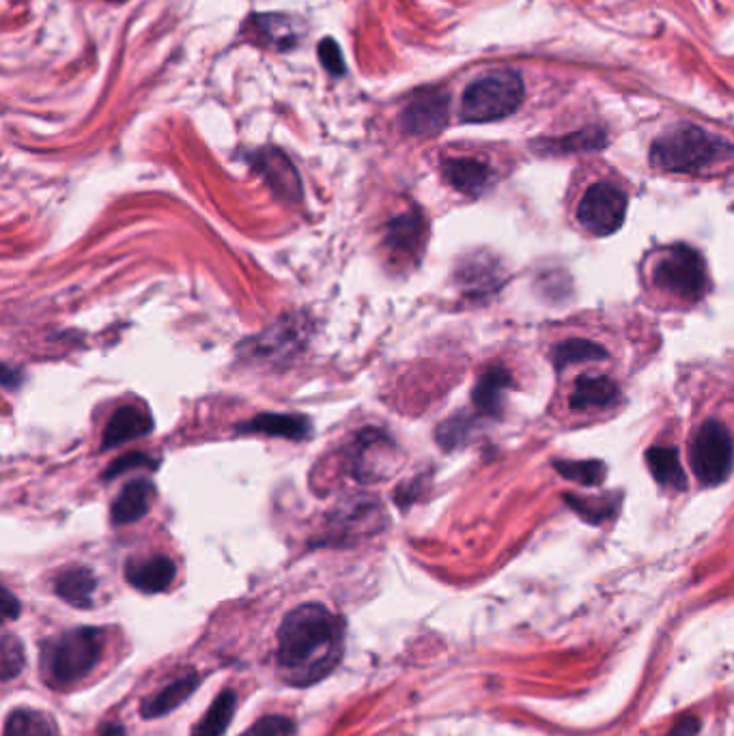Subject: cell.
<instances>
[{"instance_id":"cell-1","label":"cell","mask_w":734,"mask_h":736,"mask_svg":"<svg viewBox=\"0 0 734 736\" xmlns=\"http://www.w3.org/2000/svg\"><path fill=\"white\" fill-rule=\"evenodd\" d=\"M343 620L321 603H304L282 620L276 663L280 676L293 687L323 681L343 659Z\"/></svg>"},{"instance_id":"cell-2","label":"cell","mask_w":734,"mask_h":736,"mask_svg":"<svg viewBox=\"0 0 734 736\" xmlns=\"http://www.w3.org/2000/svg\"><path fill=\"white\" fill-rule=\"evenodd\" d=\"M734 153L728 140L698 125L681 123L663 132L651 147V164L663 173H698Z\"/></svg>"},{"instance_id":"cell-3","label":"cell","mask_w":734,"mask_h":736,"mask_svg":"<svg viewBox=\"0 0 734 736\" xmlns=\"http://www.w3.org/2000/svg\"><path fill=\"white\" fill-rule=\"evenodd\" d=\"M104 633L93 627L65 631L41 644V676L54 689L80 683L102 659Z\"/></svg>"},{"instance_id":"cell-4","label":"cell","mask_w":734,"mask_h":736,"mask_svg":"<svg viewBox=\"0 0 734 736\" xmlns=\"http://www.w3.org/2000/svg\"><path fill=\"white\" fill-rule=\"evenodd\" d=\"M524 80L511 69L487 74L472 82L461 97V119L489 123L511 117L524 102Z\"/></svg>"},{"instance_id":"cell-5","label":"cell","mask_w":734,"mask_h":736,"mask_svg":"<svg viewBox=\"0 0 734 736\" xmlns=\"http://www.w3.org/2000/svg\"><path fill=\"white\" fill-rule=\"evenodd\" d=\"M655 285L676 300L696 302L709 289V274L702 254L685 244L670 246L653 270Z\"/></svg>"},{"instance_id":"cell-6","label":"cell","mask_w":734,"mask_h":736,"mask_svg":"<svg viewBox=\"0 0 734 736\" xmlns=\"http://www.w3.org/2000/svg\"><path fill=\"white\" fill-rule=\"evenodd\" d=\"M689 461L702 485H719L728 478L734 463L732 437L722 422L707 420L691 442Z\"/></svg>"},{"instance_id":"cell-7","label":"cell","mask_w":734,"mask_h":736,"mask_svg":"<svg viewBox=\"0 0 734 736\" xmlns=\"http://www.w3.org/2000/svg\"><path fill=\"white\" fill-rule=\"evenodd\" d=\"M627 196L608 181H599L590 186L577 207V220L586 231L595 235H612L625 222Z\"/></svg>"},{"instance_id":"cell-8","label":"cell","mask_w":734,"mask_h":736,"mask_svg":"<svg viewBox=\"0 0 734 736\" xmlns=\"http://www.w3.org/2000/svg\"><path fill=\"white\" fill-rule=\"evenodd\" d=\"M450 95L442 89L418 91L401 115V127L409 136L427 138L440 134L448 123Z\"/></svg>"},{"instance_id":"cell-9","label":"cell","mask_w":734,"mask_h":736,"mask_svg":"<svg viewBox=\"0 0 734 736\" xmlns=\"http://www.w3.org/2000/svg\"><path fill=\"white\" fill-rule=\"evenodd\" d=\"M254 166L263 175V179L270 183L272 190L287 201H298L302 196V181L298 175V168L287 158L280 149H263L254 155Z\"/></svg>"},{"instance_id":"cell-10","label":"cell","mask_w":734,"mask_h":736,"mask_svg":"<svg viewBox=\"0 0 734 736\" xmlns=\"http://www.w3.org/2000/svg\"><path fill=\"white\" fill-rule=\"evenodd\" d=\"M153 431V420L145 407L140 405H121L115 414L110 416L106 429H104V440L102 448H115L130 440H138L147 433Z\"/></svg>"},{"instance_id":"cell-11","label":"cell","mask_w":734,"mask_h":736,"mask_svg":"<svg viewBox=\"0 0 734 736\" xmlns=\"http://www.w3.org/2000/svg\"><path fill=\"white\" fill-rule=\"evenodd\" d=\"M125 577L136 590L145 594L164 592L175 579V562L166 556H151L127 564Z\"/></svg>"},{"instance_id":"cell-12","label":"cell","mask_w":734,"mask_h":736,"mask_svg":"<svg viewBox=\"0 0 734 736\" xmlns=\"http://www.w3.org/2000/svg\"><path fill=\"white\" fill-rule=\"evenodd\" d=\"M153 493V485L147 478H136L132 483H127L117 495V500L112 502V523L115 526H130V523L143 519L151 508Z\"/></svg>"},{"instance_id":"cell-13","label":"cell","mask_w":734,"mask_h":736,"mask_svg":"<svg viewBox=\"0 0 734 736\" xmlns=\"http://www.w3.org/2000/svg\"><path fill=\"white\" fill-rule=\"evenodd\" d=\"M444 177L457 192L481 196L493 179L491 168L472 158H453L444 162Z\"/></svg>"},{"instance_id":"cell-14","label":"cell","mask_w":734,"mask_h":736,"mask_svg":"<svg viewBox=\"0 0 734 736\" xmlns=\"http://www.w3.org/2000/svg\"><path fill=\"white\" fill-rule=\"evenodd\" d=\"M390 448L394 446L384 433L371 431L360 435L354 452V474L358 476V480H364L366 483V480L384 478L379 474V470H386L384 463L390 461V455H379V452H386Z\"/></svg>"},{"instance_id":"cell-15","label":"cell","mask_w":734,"mask_h":736,"mask_svg":"<svg viewBox=\"0 0 734 736\" xmlns=\"http://www.w3.org/2000/svg\"><path fill=\"white\" fill-rule=\"evenodd\" d=\"M511 373L502 366H491L478 377L476 388L472 392L474 407L478 414L483 416H498L502 409V399L506 388L511 386Z\"/></svg>"},{"instance_id":"cell-16","label":"cell","mask_w":734,"mask_h":736,"mask_svg":"<svg viewBox=\"0 0 734 736\" xmlns=\"http://www.w3.org/2000/svg\"><path fill=\"white\" fill-rule=\"evenodd\" d=\"M620 390L610 377L603 375H582L577 377L575 388L571 392V407L573 409H595V407H610L618 401Z\"/></svg>"},{"instance_id":"cell-17","label":"cell","mask_w":734,"mask_h":736,"mask_svg":"<svg viewBox=\"0 0 734 736\" xmlns=\"http://www.w3.org/2000/svg\"><path fill=\"white\" fill-rule=\"evenodd\" d=\"M244 433H263L272 437H285V440L300 442L310 433V422L304 416L295 414H261L239 427Z\"/></svg>"},{"instance_id":"cell-18","label":"cell","mask_w":734,"mask_h":736,"mask_svg":"<svg viewBox=\"0 0 734 736\" xmlns=\"http://www.w3.org/2000/svg\"><path fill=\"white\" fill-rule=\"evenodd\" d=\"M97 588V577L93 575L91 569L87 566H72V569L63 571L54 582V590L59 597L74 605L80 607V610H87V607L93 605V594Z\"/></svg>"},{"instance_id":"cell-19","label":"cell","mask_w":734,"mask_h":736,"mask_svg":"<svg viewBox=\"0 0 734 736\" xmlns=\"http://www.w3.org/2000/svg\"><path fill=\"white\" fill-rule=\"evenodd\" d=\"M608 145V134H605L601 127H584L580 132L567 134L562 138H552V140H539L534 143V149L541 151L545 155L552 153H584V151H597Z\"/></svg>"},{"instance_id":"cell-20","label":"cell","mask_w":734,"mask_h":736,"mask_svg":"<svg viewBox=\"0 0 734 736\" xmlns=\"http://www.w3.org/2000/svg\"><path fill=\"white\" fill-rule=\"evenodd\" d=\"M196 687H199V676H196L194 672H190L186 676H181V678H177L175 683L164 687L160 693H155L153 698L145 700L140 713H143L145 719L162 717L166 713H171L173 709H177V706L183 700H186L190 696V693H194Z\"/></svg>"},{"instance_id":"cell-21","label":"cell","mask_w":734,"mask_h":736,"mask_svg":"<svg viewBox=\"0 0 734 736\" xmlns=\"http://www.w3.org/2000/svg\"><path fill=\"white\" fill-rule=\"evenodd\" d=\"M646 463L648 467H651V472L659 485L668 487V489H676V491L685 489L687 478H685L683 465L679 461V452H676V448L653 446L646 452Z\"/></svg>"},{"instance_id":"cell-22","label":"cell","mask_w":734,"mask_h":736,"mask_svg":"<svg viewBox=\"0 0 734 736\" xmlns=\"http://www.w3.org/2000/svg\"><path fill=\"white\" fill-rule=\"evenodd\" d=\"M235 706H237L235 691H222L214 700V704L209 706V711L201 717L199 724L194 726L192 736H222L231 724Z\"/></svg>"},{"instance_id":"cell-23","label":"cell","mask_w":734,"mask_h":736,"mask_svg":"<svg viewBox=\"0 0 734 736\" xmlns=\"http://www.w3.org/2000/svg\"><path fill=\"white\" fill-rule=\"evenodd\" d=\"M252 24L257 26V35L263 44L276 46L278 50H291L298 44V33H295V24L291 18L265 13V16L252 18Z\"/></svg>"},{"instance_id":"cell-24","label":"cell","mask_w":734,"mask_h":736,"mask_svg":"<svg viewBox=\"0 0 734 736\" xmlns=\"http://www.w3.org/2000/svg\"><path fill=\"white\" fill-rule=\"evenodd\" d=\"M3 736H59V730L48 715L31 709H18L7 717Z\"/></svg>"},{"instance_id":"cell-25","label":"cell","mask_w":734,"mask_h":736,"mask_svg":"<svg viewBox=\"0 0 734 736\" xmlns=\"http://www.w3.org/2000/svg\"><path fill=\"white\" fill-rule=\"evenodd\" d=\"M605 358H608V351L597 343L586 341V338H571V341H564L554 349V366L558 368V371L567 368L569 364L605 360Z\"/></svg>"},{"instance_id":"cell-26","label":"cell","mask_w":734,"mask_h":736,"mask_svg":"<svg viewBox=\"0 0 734 736\" xmlns=\"http://www.w3.org/2000/svg\"><path fill=\"white\" fill-rule=\"evenodd\" d=\"M554 467L560 476L584 487L601 485L605 480V472H608L601 461H556Z\"/></svg>"},{"instance_id":"cell-27","label":"cell","mask_w":734,"mask_h":736,"mask_svg":"<svg viewBox=\"0 0 734 736\" xmlns=\"http://www.w3.org/2000/svg\"><path fill=\"white\" fill-rule=\"evenodd\" d=\"M24 668V646L13 633H5L0 638V676L3 681H11Z\"/></svg>"},{"instance_id":"cell-28","label":"cell","mask_w":734,"mask_h":736,"mask_svg":"<svg viewBox=\"0 0 734 736\" xmlns=\"http://www.w3.org/2000/svg\"><path fill=\"white\" fill-rule=\"evenodd\" d=\"M422 235V222L418 214H405L390 224V239L392 244L401 250H412L418 246V239Z\"/></svg>"},{"instance_id":"cell-29","label":"cell","mask_w":734,"mask_h":736,"mask_svg":"<svg viewBox=\"0 0 734 736\" xmlns=\"http://www.w3.org/2000/svg\"><path fill=\"white\" fill-rule=\"evenodd\" d=\"M295 724L285 715H267L252 724L242 736H293Z\"/></svg>"},{"instance_id":"cell-30","label":"cell","mask_w":734,"mask_h":736,"mask_svg":"<svg viewBox=\"0 0 734 736\" xmlns=\"http://www.w3.org/2000/svg\"><path fill=\"white\" fill-rule=\"evenodd\" d=\"M567 500L571 504V508L575 513H580L586 521L590 523H601L603 519H608L612 515V504L608 502H595V500H584V498H571L567 495Z\"/></svg>"},{"instance_id":"cell-31","label":"cell","mask_w":734,"mask_h":736,"mask_svg":"<svg viewBox=\"0 0 734 736\" xmlns=\"http://www.w3.org/2000/svg\"><path fill=\"white\" fill-rule=\"evenodd\" d=\"M319 61L323 63V67L328 69V74L332 76H343L345 74V59L341 54V48L334 39H323L319 44Z\"/></svg>"},{"instance_id":"cell-32","label":"cell","mask_w":734,"mask_h":736,"mask_svg":"<svg viewBox=\"0 0 734 736\" xmlns=\"http://www.w3.org/2000/svg\"><path fill=\"white\" fill-rule=\"evenodd\" d=\"M700 732V719L696 717H683L679 719V724H676L668 736H696Z\"/></svg>"},{"instance_id":"cell-33","label":"cell","mask_w":734,"mask_h":736,"mask_svg":"<svg viewBox=\"0 0 734 736\" xmlns=\"http://www.w3.org/2000/svg\"><path fill=\"white\" fill-rule=\"evenodd\" d=\"M3 616L7 620H13V618L20 616V601L13 597V594L7 588L3 590Z\"/></svg>"},{"instance_id":"cell-34","label":"cell","mask_w":734,"mask_h":736,"mask_svg":"<svg viewBox=\"0 0 734 736\" xmlns=\"http://www.w3.org/2000/svg\"><path fill=\"white\" fill-rule=\"evenodd\" d=\"M100 736H125V728L123 726H106Z\"/></svg>"},{"instance_id":"cell-35","label":"cell","mask_w":734,"mask_h":736,"mask_svg":"<svg viewBox=\"0 0 734 736\" xmlns=\"http://www.w3.org/2000/svg\"><path fill=\"white\" fill-rule=\"evenodd\" d=\"M108 3H125V0H108Z\"/></svg>"}]
</instances>
